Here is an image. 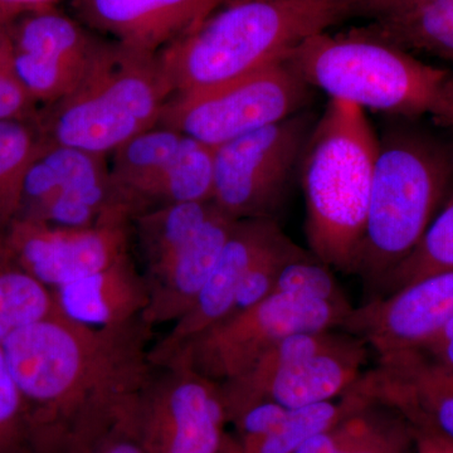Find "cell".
<instances>
[{
	"label": "cell",
	"mask_w": 453,
	"mask_h": 453,
	"mask_svg": "<svg viewBox=\"0 0 453 453\" xmlns=\"http://www.w3.org/2000/svg\"><path fill=\"white\" fill-rule=\"evenodd\" d=\"M226 0H73V16L91 31L139 52L159 55Z\"/></svg>",
	"instance_id": "ac0fdd59"
},
{
	"label": "cell",
	"mask_w": 453,
	"mask_h": 453,
	"mask_svg": "<svg viewBox=\"0 0 453 453\" xmlns=\"http://www.w3.org/2000/svg\"><path fill=\"white\" fill-rule=\"evenodd\" d=\"M359 29L408 52L453 59V0H437L412 13L369 22Z\"/></svg>",
	"instance_id": "7402d4cb"
},
{
	"label": "cell",
	"mask_w": 453,
	"mask_h": 453,
	"mask_svg": "<svg viewBox=\"0 0 453 453\" xmlns=\"http://www.w3.org/2000/svg\"><path fill=\"white\" fill-rule=\"evenodd\" d=\"M301 250L285 234L280 235L266 251L261 253L251 270L244 276L231 314L251 308L271 296L282 267Z\"/></svg>",
	"instance_id": "83f0119b"
},
{
	"label": "cell",
	"mask_w": 453,
	"mask_h": 453,
	"mask_svg": "<svg viewBox=\"0 0 453 453\" xmlns=\"http://www.w3.org/2000/svg\"><path fill=\"white\" fill-rule=\"evenodd\" d=\"M44 142L37 122H0V234L19 216L27 170Z\"/></svg>",
	"instance_id": "cb8c5ba5"
},
{
	"label": "cell",
	"mask_w": 453,
	"mask_h": 453,
	"mask_svg": "<svg viewBox=\"0 0 453 453\" xmlns=\"http://www.w3.org/2000/svg\"><path fill=\"white\" fill-rule=\"evenodd\" d=\"M369 349L365 340L351 334L344 344L319 356L296 360L267 374L220 383L229 421L238 411L258 401L300 408L347 395L365 372Z\"/></svg>",
	"instance_id": "2e32d148"
},
{
	"label": "cell",
	"mask_w": 453,
	"mask_h": 453,
	"mask_svg": "<svg viewBox=\"0 0 453 453\" xmlns=\"http://www.w3.org/2000/svg\"><path fill=\"white\" fill-rule=\"evenodd\" d=\"M312 97L314 88L281 61L214 88L175 94L157 127L219 148L308 109Z\"/></svg>",
	"instance_id": "ba28073f"
},
{
	"label": "cell",
	"mask_w": 453,
	"mask_h": 453,
	"mask_svg": "<svg viewBox=\"0 0 453 453\" xmlns=\"http://www.w3.org/2000/svg\"><path fill=\"white\" fill-rule=\"evenodd\" d=\"M18 219L73 228L133 223L109 157L47 139L27 170Z\"/></svg>",
	"instance_id": "30bf717a"
},
{
	"label": "cell",
	"mask_w": 453,
	"mask_h": 453,
	"mask_svg": "<svg viewBox=\"0 0 453 453\" xmlns=\"http://www.w3.org/2000/svg\"><path fill=\"white\" fill-rule=\"evenodd\" d=\"M437 0H347V18H362L369 22L405 16Z\"/></svg>",
	"instance_id": "4dcf8cb0"
},
{
	"label": "cell",
	"mask_w": 453,
	"mask_h": 453,
	"mask_svg": "<svg viewBox=\"0 0 453 453\" xmlns=\"http://www.w3.org/2000/svg\"><path fill=\"white\" fill-rule=\"evenodd\" d=\"M345 20L347 0H226L157 56L175 94H189L281 62Z\"/></svg>",
	"instance_id": "7a4b0ae2"
},
{
	"label": "cell",
	"mask_w": 453,
	"mask_h": 453,
	"mask_svg": "<svg viewBox=\"0 0 453 453\" xmlns=\"http://www.w3.org/2000/svg\"><path fill=\"white\" fill-rule=\"evenodd\" d=\"M372 401L354 389L334 401L291 408L273 431L251 440L238 441V453H294L310 438L338 425Z\"/></svg>",
	"instance_id": "44dd1931"
},
{
	"label": "cell",
	"mask_w": 453,
	"mask_h": 453,
	"mask_svg": "<svg viewBox=\"0 0 453 453\" xmlns=\"http://www.w3.org/2000/svg\"><path fill=\"white\" fill-rule=\"evenodd\" d=\"M0 453H35L25 405L0 345Z\"/></svg>",
	"instance_id": "f1b7e54d"
},
{
	"label": "cell",
	"mask_w": 453,
	"mask_h": 453,
	"mask_svg": "<svg viewBox=\"0 0 453 453\" xmlns=\"http://www.w3.org/2000/svg\"><path fill=\"white\" fill-rule=\"evenodd\" d=\"M449 270H453V192L416 249L390 271L374 296L392 294L423 277Z\"/></svg>",
	"instance_id": "d4e9b609"
},
{
	"label": "cell",
	"mask_w": 453,
	"mask_h": 453,
	"mask_svg": "<svg viewBox=\"0 0 453 453\" xmlns=\"http://www.w3.org/2000/svg\"><path fill=\"white\" fill-rule=\"evenodd\" d=\"M438 438H440V440L442 441L443 443H445L447 449H449V451H451V453H453V443L449 442V441L443 440V438H441V437H438Z\"/></svg>",
	"instance_id": "d590c367"
},
{
	"label": "cell",
	"mask_w": 453,
	"mask_h": 453,
	"mask_svg": "<svg viewBox=\"0 0 453 453\" xmlns=\"http://www.w3.org/2000/svg\"><path fill=\"white\" fill-rule=\"evenodd\" d=\"M294 295L303 299L350 305L332 268L312 255L301 250L282 267L273 294Z\"/></svg>",
	"instance_id": "4316f807"
},
{
	"label": "cell",
	"mask_w": 453,
	"mask_h": 453,
	"mask_svg": "<svg viewBox=\"0 0 453 453\" xmlns=\"http://www.w3.org/2000/svg\"><path fill=\"white\" fill-rule=\"evenodd\" d=\"M378 149L365 110L330 100L301 157L310 252L348 275L359 266Z\"/></svg>",
	"instance_id": "3957f363"
},
{
	"label": "cell",
	"mask_w": 453,
	"mask_h": 453,
	"mask_svg": "<svg viewBox=\"0 0 453 453\" xmlns=\"http://www.w3.org/2000/svg\"><path fill=\"white\" fill-rule=\"evenodd\" d=\"M414 449L416 453H451L445 443L434 434L413 428Z\"/></svg>",
	"instance_id": "e575fe53"
},
{
	"label": "cell",
	"mask_w": 453,
	"mask_h": 453,
	"mask_svg": "<svg viewBox=\"0 0 453 453\" xmlns=\"http://www.w3.org/2000/svg\"><path fill=\"white\" fill-rule=\"evenodd\" d=\"M57 314L82 326L116 327L142 319L149 295L133 253L52 290Z\"/></svg>",
	"instance_id": "ffe728a7"
},
{
	"label": "cell",
	"mask_w": 453,
	"mask_h": 453,
	"mask_svg": "<svg viewBox=\"0 0 453 453\" xmlns=\"http://www.w3.org/2000/svg\"><path fill=\"white\" fill-rule=\"evenodd\" d=\"M283 62L312 88L329 95L330 100L401 119L429 113L449 73L359 28L311 35Z\"/></svg>",
	"instance_id": "8992f818"
},
{
	"label": "cell",
	"mask_w": 453,
	"mask_h": 453,
	"mask_svg": "<svg viewBox=\"0 0 453 453\" xmlns=\"http://www.w3.org/2000/svg\"><path fill=\"white\" fill-rule=\"evenodd\" d=\"M175 89L159 56L110 41L70 95L41 109L44 138L104 157L157 127Z\"/></svg>",
	"instance_id": "5b68a950"
},
{
	"label": "cell",
	"mask_w": 453,
	"mask_h": 453,
	"mask_svg": "<svg viewBox=\"0 0 453 453\" xmlns=\"http://www.w3.org/2000/svg\"><path fill=\"white\" fill-rule=\"evenodd\" d=\"M18 266L55 290L133 253L130 226L73 228L18 219L4 234Z\"/></svg>",
	"instance_id": "5bb4252c"
},
{
	"label": "cell",
	"mask_w": 453,
	"mask_h": 453,
	"mask_svg": "<svg viewBox=\"0 0 453 453\" xmlns=\"http://www.w3.org/2000/svg\"><path fill=\"white\" fill-rule=\"evenodd\" d=\"M9 35L14 70L42 109L74 91L110 42L57 7L20 18Z\"/></svg>",
	"instance_id": "4fadbf2b"
},
{
	"label": "cell",
	"mask_w": 453,
	"mask_h": 453,
	"mask_svg": "<svg viewBox=\"0 0 453 453\" xmlns=\"http://www.w3.org/2000/svg\"><path fill=\"white\" fill-rule=\"evenodd\" d=\"M429 113L445 127H453V71H449L441 83Z\"/></svg>",
	"instance_id": "836d02e7"
},
{
	"label": "cell",
	"mask_w": 453,
	"mask_h": 453,
	"mask_svg": "<svg viewBox=\"0 0 453 453\" xmlns=\"http://www.w3.org/2000/svg\"><path fill=\"white\" fill-rule=\"evenodd\" d=\"M453 320V270L434 273L351 310L342 330L378 357L425 347Z\"/></svg>",
	"instance_id": "9a60e30c"
},
{
	"label": "cell",
	"mask_w": 453,
	"mask_h": 453,
	"mask_svg": "<svg viewBox=\"0 0 453 453\" xmlns=\"http://www.w3.org/2000/svg\"><path fill=\"white\" fill-rule=\"evenodd\" d=\"M148 453H238L222 386L177 365L155 366L135 407Z\"/></svg>",
	"instance_id": "8fae6325"
},
{
	"label": "cell",
	"mask_w": 453,
	"mask_h": 453,
	"mask_svg": "<svg viewBox=\"0 0 453 453\" xmlns=\"http://www.w3.org/2000/svg\"><path fill=\"white\" fill-rule=\"evenodd\" d=\"M56 312L52 290L18 266L0 234V342Z\"/></svg>",
	"instance_id": "603a6c76"
},
{
	"label": "cell",
	"mask_w": 453,
	"mask_h": 453,
	"mask_svg": "<svg viewBox=\"0 0 453 453\" xmlns=\"http://www.w3.org/2000/svg\"><path fill=\"white\" fill-rule=\"evenodd\" d=\"M238 219L216 210L189 243L154 273L145 275L149 301L142 319L151 327L174 324L195 305Z\"/></svg>",
	"instance_id": "d6986e66"
},
{
	"label": "cell",
	"mask_w": 453,
	"mask_h": 453,
	"mask_svg": "<svg viewBox=\"0 0 453 453\" xmlns=\"http://www.w3.org/2000/svg\"><path fill=\"white\" fill-rule=\"evenodd\" d=\"M414 446L412 426L387 405L372 402L342 421L338 453H410Z\"/></svg>",
	"instance_id": "484cf974"
},
{
	"label": "cell",
	"mask_w": 453,
	"mask_h": 453,
	"mask_svg": "<svg viewBox=\"0 0 453 453\" xmlns=\"http://www.w3.org/2000/svg\"><path fill=\"white\" fill-rule=\"evenodd\" d=\"M216 148L169 127L140 134L109 157L113 183L131 214L190 202H210Z\"/></svg>",
	"instance_id": "7c38bea8"
},
{
	"label": "cell",
	"mask_w": 453,
	"mask_h": 453,
	"mask_svg": "<svg viewBox=\"0 0 453 453\" xmlns=\"http://www.w3.org/2000/svg\"><path fill=\"white\" fill-rule=\"evenodd\" d=\"M281 234L276 219L237 220L195 305L172 324L168 334L151 345L150 360L154 366L168 363L190 339L231 314L244 276L261 253Z\"/></svg>",
	"instance_id": "e0dca14e"
},
{
	"label": "cell",
	"mask_w": 453,
	"mask_h": 453,
	"mask_svg": "<svg viewBox=\"0 0 453 453\" xmlns=\"http://www.w3.org/2000/svg\"><path fill=\"white\" fill-rule=\"evenodd\" d=\"M151 330L142 318L97 329L56 312L0 342L35 453H67L135 408L155 368Z\"/></svg>",
	"instance_id": "6da1fadb"
},
{
	"label": "cell",
	"mask_w": 453,
	"mask_h": 453,
	"mask_svg": "<svg viewBox=\"0 0 453 453\" xmlns=\"http://www.w3.org/2000/svg\"><path fill=\"white\" fill-rule=\"evenodd\" d=\"M418 350L442 365L453 366V320Z\"/></svg>",
	"instance_id": "d6a6232c"
},
{
	"label": "cell",
	"mask_w": 453,
	"mask_h": 453,
	"mask_svg": "<svg viewBox=\"0 0 453 453\" xmlns=\"http://www.w3.org/2000/svg\"><path fill=\"white\" fill-rule=\"evenodd\" d=\"M58 2L59 0H0V28H8L33 12L57 7Z\"/></svg>",
	"instance_id": "1f68e13d"
},
{
	"label": "cell",
	"mask_w": 453,
	"mask_h": 453,
	"mask_svg": "<svg viewBox=\"0 0 453 453\" xmlns=\"http://www.w3.org/2000/svg\"><path fill=\"white\" fill-rule=\"evenodd\" d=\"M316 121L303 110L216 148L211 202L234 219H276Z\"/></svg>",
	"instance_id": "9c48e42d"
},
{
	"label": "cell",
	"mask_w": 453,
	"mask_h": 453,
	"mask_svg": "<svg viewBox=\"0 0 453 453\" xmlns=\"http://www.w3.org/2000/svg\"><path fill=\"white\" fill-rule=\"evenodd\" d=\"M353 309L273 294L203 330L163 365L186 366L208 380L226 383L251 371L276 342L291 334L342 329Z\"/></svg>",
	"instance_id": "52a82bcc"
},
{
	"label": "cell",
	"mask_w": 453,
	"mask_h": 453,
	"mask_svg": "<svg viewBox=\"0 0 453 453\" xmlns=\"http://www.w3.org/2000/svg\"><path fill=\"white\" fill-rule=\"evenodd\" d=\"M68 453H148L136 429L135 408Z\"/></svg>",
	"instance_id": "f546056e"
},
{
	"label": "cell",
	"mask_w": 453,
	"mask_h": 453,
	"mask_svg": "<svg viewBox=\"0 0 453 453\" xmlns=\"http://www.w3.org/2000/svg\"><path fill=\"white\" fill-rule=\"evenodd\" d=\"M402 119L380 139L357 275L375 291L453 192V146Z\"/></svg>",
	"instance_id": "277c9868"
}]
</instances>
